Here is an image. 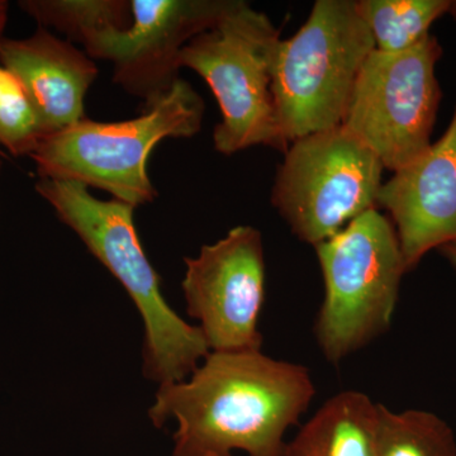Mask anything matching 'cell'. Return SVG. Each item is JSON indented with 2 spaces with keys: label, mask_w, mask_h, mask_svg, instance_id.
<instances>
[{
  "label": "cell",
  "mask_w": 456,
  "mask_h": 456,
  "mask_svg": "<svg viewBox=\"0 0 456 456\" xmlns=\"http://www.w3.org/2000/svg\"><path fill=\"white\" fill-rule=\"evenodd\" d=\"M0 64L20 80L45 137L86 118L84 99L98 77L94 60L40 27L22 40L0 41Z\"/></svg>",
  "instance_id": "obj_12"
},
{
  "label": "cell",
  "mask_w": 456,
  "mask_h": 456,
  "mask_svg": "<svg viewBox=\"0 0 456 456\" xmlns=\"http://www.w3.org/2000/svg\"><path fill=\"white\" fill-rule=\"evenodd\" d=\"M44 140L37 114L20 80L0 64V146L31 156Z\"/></svg>",
  "instance_id": "obj_17"
},
{
  "label": "cell",
  "mask_w": 456,
  "mask_h": 456,
  "mask_svg": "<svg viewBox=\"0 0 456 456\" xmlns=\"http://www.w3.org/2000/svg\"><path fill=\"white\" fill-rule=\"evenodd\" d=\"M0 155L4 156L2 151H0ZM0 169H2V160H0Z\"/></svg>",
  "instance_id": "obj_21"
},
{
  "label": "cell",
  "mask_w": 456,
  "mask_h": 456,
  "mask_svg": "<svg viewBox=\"0 0 456 456\" xmlns=\"http://www.w3.org/2000/svg\"><path fill=\"white\" fill-rule=\"evenodd\" d=\"M379 403L364 393H338L303 426L283 456L377 455Z\"/></svg>",
  "instance_id": "obj_13"
},
{
  "label": "cell",
  "mask_w": 456,
  "mask_h": 456,
  "mask_svg": "<svg viewBox=\"0 0 456 456\" xmlns=\"http://www.w3.org/2000/svg\"><path fill=\"white\" fill-rule=\"evenodd\" d=\"M378 206L392 217L407 270L456 240V107L448 130L384 183Z\"/></svg>",
  "instance_id": "obj_11"
},
{
  "label": "cell",
  "mask_w": 456,
  "mask_h": 456,
  "mask_svg": "<svg viewBox=\"0 0 456 456\" xmlns=\"http://www.w3.org/2000/svg\"><path fill=\"white\" fill-rule=\"evenodd\" d=\"M281 41V32L266 14L239 0L180 53V68L200 74L217 99L222 118L213 131V145L221 154L254 146L285 154L289 147L273 93Z\"/></svg>",
  "instance_id": "obj_4"
},
{
  "label": "cell",
  "mask_w": 456,
  "mask_h": 456,
  "mask_svg": "<svg viewBox=\"0 0 456 456\" xmlns=\"http://www.w3.org/2000/svg\"><path fill=\"white\" fill-rule=\"evenodd\" d=\"M20 7L40 27L77 42L93 60H104L110 42L132 25L127 0H22Z\"/></svg>",
  "instance_id": "obj_14"
},
{
  "label": "cell",
  "mask_w": 456,
  "mask_h": 456,
  "mask_svg": "<svg viewBox=\"0 0 456 456\" xmlns=\"http://www.w3.org/2000/svg\"><path fill=\"white\" fill-rule=\"evenodd\" d=\"M316 395L303 365L260 351H209L189 379L161 384L149 416L175 419L173 456H283L284 435Z\"/></svg>",
  "instance_id": "obj_1"
},
{
  "label": "cell",
  "mask_w": 456,
  "mask_h": 456,
  "mask_svg": "<svg viewBox=\"0 0 456 456\" xmlns=\"http://www.w3.org/2000/svg\"><path fill=\"white\" fill-rule=\"evenodd\" d=\"M314 248L325 284L314 334L338 364L389 329L408 270L395 226L377 208Z\"/></svg>",
  "instance_id": "obj_6"
},
{
  "label": "cell",
  "mask_w": 456,
  "mask_h": 456,
  "mask_svg": "<svg viewBox=\"0 0 456 456\" xmlns=\"http://www.w3.org/2000/svg\"><path fill=\"white\" fill-rule=\"evenodd\" d=\"M204 110L203 98L180 79L136 118L110 123L84 118L45 137L29 158L40 179L71 180L102 189L136 208L158 196L146 169L152 150L165 139L196 136Z\"/></svg>",
  "instance_id": "obj_3"
},
{
  "label": "cell",
  "mask_w": 456,
  "mask_h": 456,
  "mask_svg": "<svg viewBox=\"0 0 456 456\" xmlns=\"http://www.w3.org/2000/svg\"><path fill=\"white\" fill-rule=\"evenodd\" d=\"M452 0H356L360 17L373 36L375 50L408 51L430 35L435 20L449 13Z\"/></svg>",
  "instance_id": "obj_15"
},
{
  "label": "cell",
  "mask_w": 456,
  "mask_h": 456,
  "mask_svg": "<svg viewBox=\"0 0 456 456\" xmlns=\"http://www.w3.org/2000/svg\"><path fill=\"white\" fill-rule=\"evenodd\" d=\"M443 55L428 35L401 53L374 50L351 98L344 126L382 161L384 169H403L430 149L441 101L435 68Z\"/></svg>",
  "instance_id": "obj_8"
},
{
  "label": "cell",
  "mask_w": 456,
  "mask_h": 456,
  "mask_svg": "<svg viewBox=\"0 0 456 456\" xmlns=\"http://www.w3.org/2000/svg\"><path fill=\"white\" fill-rule=\"evenodd\" d=\"M375 50L355 0H317L301 28L279 44L274 93L290 143L344 123L359 75Z\"/></svg>",
  "instance_id": "obj_5"
},
{
  "label": "cell",
  "mask_w": 456,
  "mask_h": 456,
  "mask_svg": "<svg viewBox=\"0 0 456 456\" xmlns=\"http://www.w3.org/2000/svg\"><path fill=\"white\" fill-rule=\"evenodd\" d=\"M36 191L136 305L145 326L142 370L147 379L160 386L187 379L209 347L200 327L185 322L164 298L160 278L137 235L134 207L98 200L88 187L71 180L40 179Z\"/></svg>",
  "instance_id": "obj_2"
},
{
  "label": "cell",
  "mask_w": 456,
  "mask_h": 456,
  "mask_svg": "<svg viewBox=\"0 0 456 456\" xmlns=\"http://www.w3.org/2000/svg\"><path fill=\"white\" fill-rule=\"evenodd\" d=\"M440 251L452 265L456 266V240L455 241L444 245L443 248H440Z\"/></svg>",
  "instance_id": "obj_19"
},
{
  "label": "cell",
  "mask_w": 456,
  "mask_h": 456,
  "mask_svg": "<svg viewBox=\"0 0 456 456\" xmlns=\"http://www.w3.org/2000/svg\"><path fill=\"white\" fill-rule=\"evenodd\" d=\"M9 4L5 0H0V41L4 38L5 25L8 20Z\"/></svg>",
  "instance_id": "obj_18"
},
{
  "label": "cell",
  "mask_w": 456,
  "mask_h": 456,
  "mask_svg": "<svg viewBox=\"0 0 456 456\" xmlns=\"http://www.w3.org/2000/svg\"><path fill=\"white\" fill-rule=\"evenodd\" d=\"M449 13L456 20V0L450 4Z\"/></svg>",
  "instance_id": "obj_20"
},
{
  "label": "cell",
  "mask_w": 456,
  "mask_h": 456,
  "mask_svg": "<svg viewBox=\"0 0 456 456\" xmlns=\"http://www.w3.org/2000/svg\"><path fill=\"white\" fill-rule=\"evenodd\" d=\"M183 292L189 316L200 321L209 351H260L257 329L265 302L263 236L251 226L185 257Z\"/></svg>",
  "instance_id": "obj_9"
},
{
  "label": "cell",
  "mask_w": 456,
  "mask_h": 456,
  "mask_svg": "<svg viewBox=\"0 0 456 456\" xmlns=\"http://www.w3.org/2000/svg\"><path fill=\"white\" fill-rule=\"evenodd\" d=\"M375 456H456L454 432L434 413L380 404Z\"/></svg>",
  "instance_id": "obj_16"
},
{
  "label": "cell",
  "mask_w": 456,
  "mask_h": 456,
  "mask_svg": "<svg viewBox=\"0 0 456 456\" xmlns=\"http://www.w3.org/2000/svg\"><path fill=\"white\" fill-rule=\"evenodd\" d=\"M382 161L344 126L293 141L279 165L273 206L303 242L316 246L378 204Z\"/></svg>",
  "instance_id": "obj_7"
},
{
  "label": "cell",
  "mask_w": 456,
  "mask_h": 456,
  "mask_svg": "<svg viewBox=\"0 0 456 456\" xmlns=\"http://www.w3.org/2000/svg\"><path fill=\"white\" fill-rule=\"evenodd\" d=\"M239 0H131L132 25L108 47L113 82L151 106L179 77L180 53L196 36L212 28Z\"/></svg>",
  "instance_id": "obj_10"
}]
</instances>
